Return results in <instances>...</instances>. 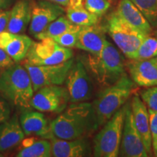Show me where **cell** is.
I'll list each match as a JSON object with an SVG mask.
<instances>
[{
  "mask_svg": "<svg viewBox=\"0 0 157 157\" xmlns=\"http://www.w3.org/2000/svg\"><path fill=\"white\" fill-rule=\"evenodd\" d=\"M99 127L93 103H72L50 123L52 135L64 140L89 136Z\"/></svg>",
  "mask_w": 157,
  "mask_h": 157,
  "instance_id": "6da1fadb",
  "label": "cell"
},
{
  "mask_svg": "<svg viewBox=\"0 0 157 157\" xmlns=\"http://www.w3.org/2000/svg\"><path fill=\"white\" fill-rule=\"evenodd\" d=\"M34 93L30 75L24 66L15 63L0 74V95L12 105L29 109Z\"/></svg>",
  "mask_w": 157,
  "mask_h": 157,
  "instance_id": "7a4b0ae2",
  "label": "cell"
},
{
  "mask_svg": "<svg viewBox=\"0 0 157 157\" xmlns=\"http://www.w3.org/2000/svg\"><path fill=\"white\" fill-rule=\"evenodd\" d=\"M136 85L124 73L115 83L105 87L98 94L93 105L99 127L104 125L121 109L134 93Z\"/></svg>",
  "mask_w": 157,
  "mask_h": 157,
  "instance_id": "3957f363",
  "label": "cell"
},
{
  "mask_svg": "<svg viewBox=\"0 0 157 157\" xmlns=\"http://www.w3.org/2000/svg\"><path fill=\"white\" fill-rule=\"evenodd\" d=\"M87 63L95 79L104 87L115 83L124 74L123 56L108 40L99 54L88 56Z\"/></svg>",
  "mask_w": 157,
  "mask_h": 157,
  "instance_id": "277c9868",
  "label": "cell"
},
{
  "mask_svg": "<svg viewBox=\"0 0 157 157\" xmlns=\"http://www.w3.org/2000/svg\"><path fill=\"white\" fill-rule=\"evenodd\" d=\"M103 29L109 34L121 52L129 59L148 36L129 25L116 11L107 17Z\"/></svg>",
  "mask_w": 157,
  "mask_h": 157,
  "instance_id": "5b68a950",
  "label": "cell"
},
{
  "mask_svg": "<svg viewBox=\"0 0 157 157\" xmlns=\"http://www.w3.org/2000/svg\"><path fill=\"white\" fill-rule=\"evenodd\" d=\"M125 108L116 112L93 140V156L96 157L119 156L124 119Z\"/></svg>",
  "mask_w": 157,
  "mask_h": 157,
  "instance_id": "8992f818",
  "label": "cell"
},
{
  "mask_svg": "<svg viewBox=\"0 0 157 157\" xmlns=\"http://www.w3.org/2000/svg\"><path fill=\"white\" fill-rule=\"evenodd\" d=\"M73 57L71 48L58 44L53 39L47 38L33 42L25 60V63L34 66L56 65L70 60Z\"/></svg>",
  "mask_w": 157,
  "mask_h": 157,
  "instance_id": "52a82bcc",
  "label": "cell"
},
{
  "mask_svg": "<svg viewBox=\"0 0 157 157\" xmlns=\"http://www.w3.org/2000/svg\"><path fill=\"white\" fill-rule=\"evenodd\" d=\"M73 63L74 60L71 58L56 65L34 66L24 63L23 66L28 71L32 82L33 89L36 92L46 86L61 85L63 84Z\"/></svg>",
  "mask_w": 157,
  "mask_h": 157,
  "instance_id": "ba28073f",
  "label": "cell"
},
{
  "mask_svg": "<svg viewBox=\"0 0 157 157\" xmlns=\"http://www.w3.org/2000/svg\"><path fill=\"white\" fill-rule=\"evenodd\" d=\"M65 82L71 103L85 102L92 98L93 82L82 61H74Z\"/></svg>",
  "mask_w": 157,
  "mask_h": 157,
  "instance_id": "9c48e42d",
  "label": "cell"
},
{
  "mask_svg": "<svg viewBox=\"0 0 157 157\" xmlns=\"http://www.w3.org/2000/svg\"><path fill=\"white\" fill-rule=\"evenodd\" d=\"M69 102L66 87L60 85L43 87L36 91L30 102L31 108L41 112H63Z\"/></svg>",
  "mask_w": 157,
  "mask_h": 157,
  "instance_id": "30bf717a",
  "label": "cell"
},
{
  "mask_svg": "<svg viewBox=\"0 0 157 157\" xmlns=\"http://www.w3.org/2000/svg\"><path fill=\"white\" fill-rule=\"evenodd\" d=\"M125 113L119 156L124 157L148 156L144 143L135 125L130 105L124 106Z\"/></svg>",
  "mask_w": 157,
  "mask_h": 157,
  "instance_id": "8fae6325",
  "label": "cell"
},
{
  "mask_svg": "<svg viewBox=\"0 0 157 157\" xmlns=\"http://www.w3.org/2000/svg\"><path fill=\"white\" fill-rule=\"evenodd\" d=\"M63 7L48 0L33 1L29 32L31 36L42 32L52 21L63 15Z\"/></svg>",
  "mask_w": 157,
  "mask_h": 157,
  "instance_id": "7c38bea8",
  "label": "cell"
},
{
  "mask_svg": "<svg viewBox=\"0 0 157 157\" xmlns=\"http://www.w3.org/2000/svg\"><path fill=\"white\" fill-rule=\"evenodd\" d=\"M50 140L53 157H84L93 154L91 144L87 137L64 140L53 136Z\"/></svg>",
  "mask_w": 157,
  "mask_h": 157,
  "instance_id": "4fadbf2b",
  "label": "cell"
},
{
  "mask_svg": "<svg viewBox=\"0 0 157 157\" xmlns=\"http://www.w3.org/2000/svg\"><path fill=\"white\" fill-rule=\"evenodd\" d=\"M19 121L26 136L34 135L49 140L53 137L50 130V124L41 111L24 109L20 115Z\"/></svg>",
  "mask_w": 157,
  "mask_h": 157,
  "instance_id": "5bb4252c",
  "label": "cell"
},
{
  "mask_svg": "<svg viewBox=\"0 0 157 157\" xmlns=\"http://www.w3.org/2000/svg\"><path fill=\"white\" fill-rule=\"evenodd\" d=\"M34 41L27 35L9 31L0 33V48L8 54L15 63L25 60Z\"/></svg>",
  "mask_w": 157,
  "mask_h": 157,
  "instance_id": "9a60e30c",
  "label": "cell"
},
{
  "mask_svg": "<svg viewBox=\"0 0 157 157\" xmlns=\"http://www.w3.org/2000/svg\"><path fill=\"white\" fill-rule=\"evenodd\" d=\"M130 78L143 87L157 86V66L152 59L131 60L127 63Z\"/></svg>",
  "mask_w": 157,
  "mask_h": 157,
  "instance_id": "2e32d148",
  "label": "cell"
},
{
  "mask_svg": "<svg viewBox=\"0 0 157 157\" xmlns=\"http://www.w3.org/2000/svg\"><path fill=\"white\" fill-rule=\"evenodd\" d=\"M130 106L137 132L142 138L147 153L151 154L152 151V140L148 108L142 99H140V96L137 95L133 96Z\"/></svg>",
  "mask_w": 157,
  "mask_h": 157,
  "instance_id": "e0dca14e",
  "label": "cell"
},
{
  "mask_svg": "<svg viewBox=\"0 0 157 157\" xmlns=\"http://www.w3.org/2000/svg\"><path fill=\"white\" fill-rule=\"evenodd\" d=\"M33 0H16L10 10L7 31L23 34L30 24Z\"/></svg>",
  "mask_w": 157,
  "mask_h": 157,
  "instance_id": "ac0fdd59",
  "label": "cell"
},
{
  "mask_svg": "<svg viewBox=\"0 0 157 157\" xmlns=\"http://www.w3.org/2000/svg\"><path fill=\"white\" fill-rule=\"evenodd\" d=\"M104 32L105 31L102 27L96 26V25L82 27L76 48L92 55L99 54L107 40Z\"/></svg>",
  "mask_w": 157,
  "mask_h": 157,
  "instance_id": "d6986e66",
  "label": "cell"
},
{
  "mask_svg": "<svg viewBox=\"0 0 157 157\" xmlns=\"http://www.w3.org/2000/svg\"><path fill=\"white\" fill-rule=\"evenodd\" d=\"M19 119L15 114L0 124V153L14 148L25 137Z\"/></svg>",
  "mask_w": 157,
  "mask_h": 157,
  "instance_id": "ffe728a7",
  "label": "cell"
},
{
  "mask_svg": "<svg viewBox=\"0 0 157 157\" xmlns=\"http://www.w3.org/2000/svg\"><path fill=\"white\" fill-rule=\"evenodd\" d=\"M116 12L133 28L146 35L151 33L152 26L131 0H120Z\"/></svg>",
  "mask_w": 157,
  "mask_h": 157,
  "instance_id": "44dd1931",
  "label": "cell"
},
{
  "mask_svg": "<svg viewBox=\"0 0 157 157\" xmlns=\"http://www.w3.org/2000/svg\"><path fill=\"white\" fill-rule=\"evenodd\" d=\"M81 28L82 26L75 25L71 22L66 16L61 15L52 21L42 32L36 35L34 37L38 40H42L47 38L54 39L55 37L63 34L65 32L69 31L79 30Z\"/></svg>",
  "mask_w": 157,
  "mask_h": 157,
  "instance_id": "7402d4cb",
  "label": "cell"
},
{
  "mask_svg": "<svg viewBox=\"0 0 157 157\" xmlns=\"http://www.w3.org/2000/svg\"><path fill=\"white\" fill-rule=\"evenodd\" d=\"M66 17L74 24L79 26H91L95 25L98 22V17L93 14L84 7L78 8H69L66 10Z\"/></svg>",
  "mask_w": 157,
  "mask_h": 157,
  "instance_id": "603a6c76",
  "label": "cell"
},
{
  "mask_svg": "<svg viewBox=\"0 0 157 157\" xmlns=\"http://www.w3.org/2000/svg\"><path fill=\"white\" fill-rule=\"evenodd\" d=\"M17 157H50V140H40L34 141L29 146H25L16 155Z\"/></svg>",
  "mask_w": 157,
  "mask_h": 157,
  "instance_id": "cb8c5ba5",
  "label": "cell"
},
{
  "mask_svg": "<svg viewBox=\"0 0 157 157\" xmlns=\"http://www.w3.org/2000/svg\"><path fill=\"white\" fill-rule=\"evenodd\" d=\"M157 56V38L148 35L131 57L130 60H148Z\"/></svg>",
  "mask_w": 157,
  "mask_h": 157,
  "instance_id": "d4e9b609",
  "label": "cell"
},
{
  "mask_svg": "<svg viewBox=\"0 0 157 157\" xmlns=\"http://www.w3.org/2000/svg\"><path fill=\"white\" fill-rule=\"evenodd\" d=\"M152 27L157 26V0H131Z\"/></svg>",
  "mask_w": 157,
  "mask_h": 157,
  "instance_id": "484cf974",
  "label": "cell"
},
{
  "mask_svg": "<svg viewBox=\"0 0 157 157\" xmlns=\"http://www.w3.org/2000/svg\"><path fill=\"white\" fill-rule=\"evenodd\" d=\"M111 2L109 0H84V7L93 14L101 17L109 10Z\"/></svg>",
  "mask_w": 157,
  "mask_h": 157,
  "instance_id": "4316f807",
  "label": "cell"
},
{
  "mask_svg": "<svg viewBox=\"0 0 157 157\" xmlns=\"http://www.w3.org/2000/svg\"><path fill=\"white\" fill-rule=\"evenodd\" d=\"M82 29V28H81ZM79 30L69 31L59 35L53 39L56 42L63 47L68 48H76L78 42Z\"/></svg>",
  "mask_w": 157,
  "mask_h": 157,
  "instance_id": "83f0119b",
  "label": "cell"
},
{
  "mask_svg": "<svg viewBox=\"0 0 157 157\" xmlns=\"http://www.w3.org/2000/svg\"><path fill=\"white\" fill-rule=\"evenodd\" d=\"M140 97L148 109L157 111V86L143 90Z\"/></svg>",
  "mask_w": 157,
  "mask_h": 157,
  "instance_id": "f1b7e54d",
  "label": "cell"
},
{
  "mask_svg": "<svg viewBox=\"0 0 157 157\" xmlns=\"http://www.w3.org/2000/svg\"><path fill=\"white\" fill-rule=\"evenodd\" d=\"M150 121V129L152 140V150L155 156H157V111L148 109Z\"/></svg>",
  "mask_w": 157,
  "mask_h": 157,
  "instance_id": "f546056e",
  "label": "cell"
},
{
  "mask_svg": "<svg viewBox=\"0 0 157 157\" xmlns=\"http://www.w3.org/2000/svg\"><path fill=\"white\" fill-rule=\"evenodd\" d=\"M10 115V103L3 96L0 95V124L9 119Z\"/></svg>",
  "mask_w": 157,
  "mask_h": 157,
  "instance_id": "4dcf8cb0",
  "label": "cell"
},
{
  "mask_svg": "<svg viewBox=\"0 0 157 157\" xmlns=\"http://www.w3.org/2000/svg\"><path fill=\"white\" fill-rule=\"evenodd\" d=\"M15 63L14 60L8 56V54L0 48V70H4Z\"/></svg>",
  "mask_w": 157,
  "mask_h": 157,
  "instance_id": "1f68e13d",
  "label": "cell"
},
{
  "mask_svg": "<svg viewBox=\"0 0 157 157\" xmlns=\"http://www.w3.org/2000/svg\"><path fill=\"white\" fill-rule=\"evenodd\" d=\"M10 14V10L0 11V33L7 30V27L9 22Z\"/></svg>",
  "mask_w": 157,
  "mask_h": 157,
  "instance_id": "d6a6232c",
  "label": "cell"
},
{
  "mask_svg": "<svg viewBox=\"0 0 157 157\" xmlns=\"http://www.w3.org/2000/svg\"><path fill=\"white\" fill-rule=\"evenodd\" d=\"M15 2L16 0H0V11L8 10Z\"/></svg>",
  "mask_w": 157,
  "mask_h": 157,
  "instance_id": "836d02e7",
  "label": "cell"
},
{
  "mask_svg": "<svg viewBox=\"0 0 157 157\" xmlns=\"http://www.w3.org/2000/svg\"><path fill=\"white\" fill-rule=\"evenodd\" d=\"M48 1L58 4L63 7H68V2H69V0H48Z\"/></svg>",
  "mask_w": 157,
  "mask_h": 157,
  "instance_id": "e575fe53",
  "label": "cell"
},
{
  "mask_svg": "<svg viewBox=\"0 0 157 157\" xmlns=\"http://www.w3.org/2000/svg\"><path fill=\"white\" fill-rule=\"evenodd\" d=\"M152 60H154V62L156 64V66H157V56L155 57V58H152Z\"/></svg>",
  "mask_w": 157,
  "mask_h": 157,
  "instance_id": "d590c367",
  "label": "cell"
},
{
  "mask_svg": "<svg viewBox=\"0 0 157 157\" xmlns=\"http://www.w3.org/2000/svg\"><path fill=\"white\" fill-rule=\"evenodd\" d=\"M109 1L110 2H113V1H114V0H109Z\"/></svg>",
  "mask_w": 157,
  "mask_h": 157,
  "instance_id": "8d00e7d4",
  "label": "cell"
},
{
  "mask_svg": "<svg viewBox=\"0 0 157 157\" xmlns=\"http://www.w3.org/2000/svg\"><path fill=\"white\" fill-rule=\"evenodd\" d=\"M3 156V155H2L1 154H0V157H2Z\"/></svg>",
  "mask_w": 157,
  "mask_h": 157,
  "instance_id": "74e56055",
  "label": "cell"
},
{
  "mask_svg": "<svg viewBox=\"0 0 157 157\" xmlns=\"http://www.w3.org/2000/svg\"><path fill=\"white\" fill-rule=\"evenodd\" d=\"M156 34H157V33H156Z\"/></svg>",
  "mask_w": 157,
  "mask_h": 157,
  "instance_id": "f35d334b",
  "label": "cell"
},
{
  "mask_svg": "<svg viewBox=\"0 0 157 157\" xmlns=\"http://www.w3.org/2000/svg\"></svg>",
  "mask_w": 157,
  "mask_h": 157,
  "instance_id": "ab89813d",
  "label": "cell"
}]
</instances>
